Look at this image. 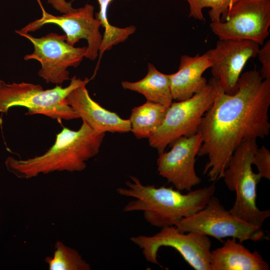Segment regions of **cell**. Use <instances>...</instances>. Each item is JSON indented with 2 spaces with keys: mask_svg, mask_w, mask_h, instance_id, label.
Wrapping results in <instances>:
<instances>
[{
  "mask_svg": "<svg viewBox=\"0 0 270 270\" xmlns=\"http://www.w3.org/2000/svg\"><path fill=\"white\" fill-rule=\"evenodd\" d=\"M130 240L142 250L146 260L150 263L160 264L157 260L158 250L169 246L176 250L194 270H210L212 242L208 236L182 232L176 226H168L153 236H132Z\"/></svg>",
  "mask_w": 270,
  "mask_h": 270,
  "instance_id": "obj_8",
  "label": "cell"
},
{
  "mask_svg": "<svg viewBox=\"0 0 270 270\" xmlns=\"http://www.w3.org/2000/svg\"><path fill=\"white\" fill-rule=\"evenodd\" d=\"M114 0H97L100 11L96 18L100 22L104 29L102 42L99 50V61L104 53L110 50L114 46L124 42L136 31L134 26L119 28L111 24L108 20V11L110 4Z\"/></svg>",
  "mask_w": 270,
  "mask_h": 270,
  "instance_id": "obj_19",
  "label": "cell"
},
{
  "mask_svg": "<svg viewBox=\"0 0 270 270\" xmlns=\"http://www.w3.org/2000/svg\"><path fill=\"white\" fill-rule=\"evenodd\" d=\"M252 164L258 170V174L262 178L270 180V152L264 146L258 148L252 160Z\"/></svg>",
  "mask_w": 270,
  "mask_h": 270,
  "instance_id": "obj_22",
  "label": "cell"
},
{
  "mask_svg": "<svg viewBox=\"0 0 270 270\" xmlns=\"http://www.w3.org/2000/svg\"><path fill=\"white\" fill-rule=\"evenodd\" d=\"M210 266V270H268L270 268L258 252L250 251L233 238L211 250Z\"/></svg>",
  "mask_w": 270,
  "mask_h": 270,
  "instance_id": "obj_16",
  "label": "cell"
},
{
  "mask_svg": "<svg viewBox=\"0 0 270 270\" xmlns=\"http://www.w3.org/2000/svg\"><path fill=\"white\" fill-rule=\"evenodd\" d=\"M202 140L198 132L190 136H182L170 144V151L159 154L156 161L159 175L178 190L189 192L202 181L196 174L194 164Z\"/></svg>",
  "mask_w": 270,
  "mask_h": 270,
  "instance_id": "obj_12",
  "label": "cell"
},
{
  "mask_svg": "<svg viewBox=\"0 0 270 270\" xmlns=\"http://www.w3.org/2000/svg\"><path fill=\"white\" fill-rule=\"evenodd\" d=\"M210 26L220 40H250L263 45L269 36L270 0H238L224 18Z\"/></svg>",
  "mask_w": 270,
  "mask_h": 270,
  "instance_id": "obj_9",
  "label": "cell"
},
{
  "mask_svg": "<svg viewBox=\"0 0 270 270\" xmlns=\"http://www.w3.org/2000/svg\"><path fill=\"white\" fill-rule=\"evenodd\" d=\"M182 232H192L210 236L222 242L233 238L242 243L265 238L262 228L254 226L232 214L212 196L206 206L194 214L183 218L176 226Z\"/></svg>",
  "mask_w": 270,
  "mask_h": 270,
  "instance_id": "obj_7",
  "label": "cell"
},
{
  "mask_svg": "<svg viewBox=\"0 0 270 270\" xmlns=\"http://www.w3.org/2000/svg\"><path fill=\"white\" fill-rule=\"evenodd\" d=\"M190 8L189 18L205 21L202 10L210 8L208 15L212 22H220L224 18L228 10L238 0H186Z\"/></svg>",
  "mask_w": 270,
  "mask_h": 270,
  "instance_id": "obj_21",
  "label": "cell"
},
{
  "mask_svg": "<svg viewBox=\"0 0 270 270\" xmlns=\"http://www.w3.org/2000/svg\"><path fill=\"white\" fill-rule=\"evenodd\" d=\"M104 136L82 122L77 130L63 128L44 154L26 160L9 156L5 164L10 172L26 179L54 172H81L86 162L98 153Z\"/></svg>",
  "mask_w": 270,
  "mask_h": 270,
  "instance_id": "obj_3",
  "label": "cell"
},
{
  "mask_svg": "<svg viewBox=\"0 0 270 270\" xmlns=\"http://www.w3.org/2000/svg\"><path fill=\"white\" fill-rule=\"evenodd\" d=\"M130 177L132 181L126 182V187L116 190L119 194L134 198L124 206V211L142 212L149 224L160 228L177 226L183 218L203 208L216 191L213 184L184 194L171 187L144 185L136 177Z\"/></svg>",
  "mask_w": 270,
  "mask_h": 270,
  "instance_id": "obj_2",
  "label": "cell"
},
{
  "mask_svg": "<svg viewBox=\"0 0 270 270\" xmlns=\"http://www.w3.org/2000/svg\"><path fill=\"white\" fill-rule=\"evenodd\" d=\"M214 98L213 88L208 82L204 88L191 98L172 102L162 124L148 138L150 146L160 154L177 138L197 134Z\"/></svg>",
  "mask_w": 270,
  "mask_h": 270,
  "instance_id": "obj_6",
  "label": "cell"
},
{
  "mask_svg": "<svg viewBox=\"0 0 270 270\" xmlns=\"http://www.w3.org/2000/svg\"><path fill=\"white\" fill-rule=\"evenodd\" d=\"M20 36L28 40L34 48V52L26 55L24 60H36L40 62L38 75L46 83L61 85L70 80L68 68L78 66L87 50V46L76 48L70 44L64 34L51 32L38 38L28 33Z\"/></svg>",
  "mask_w": 270,
  "mask_h": 270,
  "instance_id": "obj_10",
  "label": "cell"
},
{
  "mask_svg": "<svg viewBox=\"0 0 270 270\" xmlns=\"http://www.w3.org/2000/svg\"><path fill=\"white\" fill-rule=\"evenodd\" d=\"M86 85L77 87L66 98L68 104L93 130L98 133L128 132L131 130L129 119L106 110L90 96Z\"/></svg>",
  "mask_w": 270,
  "mask_h": 270,
  "instance_id": "obj_14",
  "label": "cell"
},
{
  "mask_svg": "<svg viewBox=\"0 0 270 270\" xmlns=\"http://www.w3.org/2000/svg\"><path fill=\"white\" fill-rule=\"evenodd\" d=\"M42 12V16L16 32L22 34L34 32L46 24H52L59 26L64 32L66 40L74 46L81 39L88 42L85 58L94 60L98 56L102 36L100 28V22L94 16V6L88 4L74 10L64 14L62 16H54L45 10L40 0H36Z\"/></svg>",
  "mask_w": 270,
  "mask_h": 270,
  "instance_id": "obj_11",
  "label": "cell"
},
{
  "mask_svg": "<svg viewBox=\"0 0 270 270\" xmlns=\"http://www.w3.org/2000/svg\"><path fill=\"white\" fill-rule=\"evenodd\" d=\"M123 88L142 94L146 100L169 107L172 102L169 74L160 72L151 63H148V72L142 80L131 82L122 81Z\"/></svg>",
  "mask_w": 270,
  "mask_h": 270,
  "instance_id": "obj_17",
  "label": "cell"
},
{
  "mask_svg": "<svg viewBox=\"0 0 270 270\" xmlns=\"http://www.w3.org/2000/svg\"><path fill=\"white\" fill-rule=\"evenodd\" d=\"M211 66L206 52L194 56H182L178 70L169 74L173 100L181 101L188 99L204 88L208 82L202 74Z\"/></svg>",
  "mask_w": 270,
  "mask_h": 270,
  "instance_id": "obj_15",
  "label": "cell"
},
{
  "mask_svg": "<svg viewBox=\"0 0 270 270\" xmlns=\"http://www.w3.org/2000/svg\"><path fill=\"white\" fill-rule=\"evenodd\" d=\"M45 262L50 270H90V265L78 250L57 241L52 256H46Z\"/></svg>",
  "mask_w": 270,
  "mask_h": 270,
  "instance_id": "obj_20",
  "label": "cell"
},
{
  "mask_svg": "<svg viewBox=\"0 0 270 270\" xmlns=\"http://www.w3.org/2000/svg\"><path fill=\"white\" fill-rule=\"evenodd\" d=\"M256 140L242 142L235 150L222 176L227 188L236 192L230 212L238 218L260 228L270 216V210L256 206L257 185L262 178L252 169V160L258 148Z\"/></svg>",
  "mask_w": 270,
  "mask_h": 270,
  "instance_id": "obj_5",
  "label": "cell"
},
{
  "mask_svg": "<svg viewBox=\"0 0 270 270\" xmlns=\"http://www.w3.org/2000/svg\"><path fill=\"white\" fill-rule=\"evenodd\" d=\"M208 83L214 98L199 126L202 140L198 156L208 157L203 174L216 182L222 178L235 150L242 142L264 139L268 135L270 78L263 79L256 69L246 71L241 74L233 94H226L212 77Z\"/></svg>",
  "mask_w": 270,
  "mask_h": 270,
  "instance_id": "obj_1",
  "label": "cell"
},
{
  "mask_svg": "<svg viewBox=\"0 0 270 270\" xmlns=\"http://www.w3.org/2000/svg\"><path fill=\"white\" fill-rule=\"evenodd\" d=\"M258 60L262 64L260 72L262 77L264 80L270 78V40H268L260 48L258 55Z\"/></svg>",
  "mask_w": 270,
  "mask_h": 270,
  "instance_id": "obj_23",
  "label": "cell"
},
{
  "mask_svg": "<svg viewBox=\"0 0 270 270\" xmlns=\"http://www.w3.org/2000/svg\"><path fill=\"white\" fill-rule=\"evenodd\" d=\"M48 2L56 10L63 14L75 10L72 7L70 2H67L66 0H48Z\"/></svg>",
  "mask_w": 270,
  "mask_h": 270,
  "instance_id": "obj_24",
  "label": "cell"
},
{
  "mask_svg": "<svg viewBox=\"0 0 270 270\" xmlns=\"http://www.w3.org/2000/svg\"><path fill=\"white\" fill-rule=\"evenodd\" d=\"M90 80L88 78L82 80L74 76L66 88L56 85L44 90L40 84L25 82L6 84L0 80V113L7 114L12 107L22 106L28 109L26 115L40 114L59 122L78 118L66 98L74 89L86 85Z\"/></svg>",
  "mask_w": 270,
  "mask_h": 270,
  "instance_id": "obj_4",
  "label": "cell"
},
{
  "mask_svg": "<svg viewBox=\"0 0 270 270\" xmlns=\"http://www.w3.org/2000/svg\"><path fill=\"white\" fill-rule=\"evenodd\" d=\"M260 46L250 40H219L214 48L206 52L212 63V77L226 94L236 92L242 72L250 58L257 56Z\"/></svg>",
  "mask_w": 270,
  "mask_h": 270,
  "instance_id": "obj_13",
  "label": "cell"
},
{
  "mask_svg": "<svg viewBox=\"0 0 270 270\" xmlns=\"http://www.w3.org/2000/svg\"><path fill=\"white\" fill-rule=\"evenodd\" d=\"M168 107L148 101L134 108L129 118L131 132L138 139L148 138L162 124Z\"/></svg>",
  "mask_w": 270,
  "mask_h": 270,
  "instance_id": "obj_18",
  "label": "cell"
}]
</instances>
